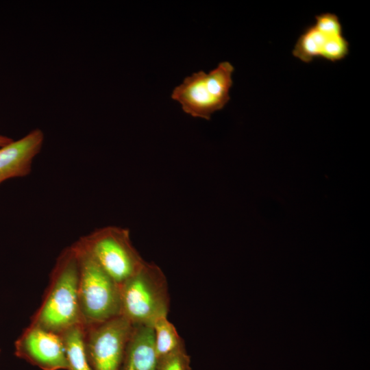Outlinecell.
<instances>
[{
    "mask_svg": "<svg viewBox=\"0 0 370 370\" xmlns=\"http://www.w3.org/2000/svg\"><path fill=\"white\" fill-rule=\"evenodd\" d=\"M78 275L77 254L71 245L57 258L42 304L32 317L31 325L58 335L73 326L83 325L78 302Z\"/></svg>",
    "mask_w": 370,
    "mask_h": 370,
    "instance_id": "1",
    "label": "cell"
},
{
    "mask_svg": "<svg viewBox=\"0 0 370 370\" xmlns=\"http://www.w3.org/2000/svg\"><path fill=\"white\" fill-rule=\"evenodd\" d=\"M121 315L134 326H152L167 316L170 307L169 286L162 270L145 261L141 268L119 286Z\"/></svg>",
    "mask_w": 370,
    "mask_h": 370,
    "instance_id": "2",
    "label": "cell"
},
{
    "mask_svg": "<svg viewBox=\"0 0 370 370\" xmlns=\"http://www.w3.org/2000/svg\"><path fill=\"white\" fill-rule=\"evenodd\" d=\"M78 264V302L84 326L121 315L119 286L75 243Z\"/></svg>",
    "mask_w": 370,
    "mask_h": 370,
    "instance_id": "3",
    "label": "cell"
},
{
    "mask_svg": "<svg viewBox=\"0 0 370 370\" xmlns=\"http://www.w3.org/2000/svg\"><path fill=\"white\" fill-rule=\"evenodd\" d=\"M75 243L119 286L134 275L145 262L133 245L127 228L105 226L80 237Z\"/></svg>",
    "mask_w": 370,
    "mask_h": 370,
    "instance_id": "4",
    "label": "cell"
},
{
    "mask_svg": "<svg viewBox=\"0 0 370 370\" xmlns=\"http://www.w3.org/2000/svg\"><path fill=\"white\" fill-rule=\"evenodd\" d=\"M234 71L233 65L224 61L208 73H194L173 89L171 98L181 104L185 113L209 120L230 100Z\"/></svg>",
    "mask_w": 370,
    "mask_h": 370,
    "instance_id": "5",
    "label": "cell"
},
{
    "mask_svg": "<svg viewBox=\"0 0 370 370\" xmlns=\"http://www.w3.org/2000/svg\"><path fill=\"white\" fill-rule=\"evenodd\" d=\"M134 325L120 315L84 326V346L91 370H120Z\"/></svg>",
    "mask_w": 370,
    "mask_h": 370,
    "instance_id": "6",
    "label": "cell"
},
{
    "mask_svg": "<svg viewBox=\"0 0 370 370\" xmlns=\"http://www.w3.org/2000/svg\"><path fill=\"white\" fill-rule=\"evenodd\" d=\"M314 19L298 37L293 56L305 63L317 58L332 62L343 60L349 54V44L338 16L325 12L316 15Z\"/></svg>",
    "mask_w": 370,
    "mask_h": 370,
    "instance_id": "7",
    "label": "cell"
},
{
    "mask_svg": "<svg viewBox=\"0 0 370 370\" xmlns=\"http://www.w3.org/2000/svg\"><path fill=\"white\" fill-rule=\"evenodd\" d=\"M14 354L42 370H68L60 336L31 324L15 341Z\"/></svg>",
    "mask_w": 370,
    "mask_h": 370,
    "instance_id": "8",
    "label": "cell"
},
{
    "mask_svg": "<svg viewBox=\"0 0 370 370\" xmlns=\"http://www.w3.org/2000/svg\"><path fill=\"white\" fill-rule=\"evenodd\" d=\"M44 140L42 130L36 128L21 138L0 147V184L31 173L33 161L40 152Z\"/></svg>",
    "mask_w": 370,
    "mask_h": 370,
    "instance_id": "9",
    "label": "cell"
},
{
    "mask_svg": "<svg viewBox=\"0 0 370 370\" xmlns=\"http://www.w3.org/2000/svg\"><path fill=\"white\" fill-rule=\"evenodd\" d=\"M151 326H134L120 370H157Z\"/></svg>",
    "mask_w": 370,
    "mask_h": 370,
    "instance_id": "10",
    "label": "cell"
},
{
    "mask_svg": "<svg viewBox=\"0 0 370 370\" xmlns=\"http://www.w3.org/2000/svg\"><path fill=\"white\" fill-rule=\"evenodd\" d=\"M59 336L64 345L68 370H91L84 346V326H73Z\"/></svg>",
    "mask_w": 370,
    "mask_h": 370,
    "instance_id": "11",
    "label": "cell"
},
{
    "mask_svg": "<svg viewBox=\"0 0 370 370\" xmlns=\"http://www.w3.org/2000/svg\"><path fill=\"white\" fill-rule=\"evenodd\" d=\"M151 327L157 360L184 346L182 338L175 325L168 320L167 316L156 319Z\"/></svg>",
    "mask_w": 370,
    "mask_h": 370,
    "instance_id": "12",
    "label": "cell"
},
{
    "mask_svg": "<svg viewBox=\"0 0 370 370\" xmlns=\"http://www.w3.org/2000/svg\"><path fill=\"white\" fill-rule=\"evenodd\" d=\"M157 361V370H191L190 358L185 345Z\"/></svg>",
    "mask_w": 370,
    "mask_h": 370,
    "instance_id": "13",
    "label": "cell"
},
{
    "mask_svg": "<svg viewBox=\"0 0 370 370\" xmlns=\"http://www.w3.org/2000/svg\"><path fill=\"white\" fill-rule=\"evenodd\" d=\"M13 140L8 136L0 135V147L10 143Z\"/></svg>",
    "mask_w": 370,
    "mask_h": 370,
    "instance_id": "14",
    "label": "cell"
},
{
    "mask_svg": "<svg viewBox=\"0 0 370 370\" xmlns=\"http://www.w3.org/2000/svg\"><path fill=\"white\" fill-rule=\"evenodd\" d=\"M0 352H1V349H0Z\"/></svg>",
    "mask_w": 370,
    "mask_h": 370,
    "instance_id": "15",
    "label": "cell"
}]
</instances>
